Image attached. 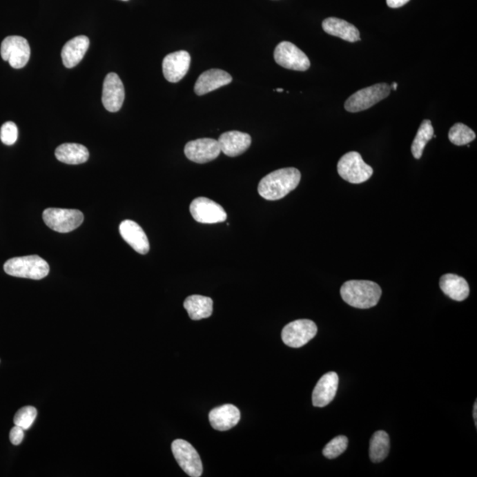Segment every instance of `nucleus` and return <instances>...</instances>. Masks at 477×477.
Here are the masks:
<instances>
[{"label": "nucleus", "mask_w": 477, "mask_h": 477, "mask_svg": "<svg viewBox=\"0 0 477 477\" xmlns=\"http://www.w3.org/2000/svg\"><path fill=\"white\" fill-rule=\"evenodd\" d=\"M208 420L213 428L220 431H228L241 420V412L232 404L216 407L208 413Z\"/></svg>", "instance_id": "obj_19"}, {"label": "nucleus", "mask_w": 477, "mask_h": 477, "mask_svg": "<svg viewBox=\"0 0 477 477\" xmlns=\"http://www.w3.org/2000/svg\"><path fill=\"white\" fill-rule=\"evenodd\" d=\"M88 47H90V39L86 36H78L69 40L62 49L63 64L68 68L77 66L83 61Z\"/></svg>", "instance_id": "obj_20"}, {"label": "nucleus", "mask_w": 477, "mask_h": 477, "mask_svg": "<svg viewBox=\"0 0 477 477\" xmlns=\"http://www.w3.org/2000/svg\"><path fill=\"white\" fill-rule=\"evenodd\" d=\"M343 301L353 308L371 309L378 304L382 295L381 287L373 281L349 280L341 286Z\"/></svg>", "instance_id": "obj_2"}, {"label": "nucleus", "mask_w": 477, "mask_h": 477, "mask_svg": "<svg viewBox=\"0 0 477 477\" xmlns=\"http://www.w3.org/2000/svg\"><path fill=\"white\" fill-rule=\"evenodd\" d=\"M232 81L233 77L228 72L221 69H210L204 72L195 81V93L198 96H204L217 88L226 86L232 83Z\"/></svg>", "instance_id": "obj_16"}, {"label": "nucleus", "mask_w": 477, "mask_h": 477, "mask_svg": "<svg viewBox=\"0 0 477 477\" xmlns=\"http://www.w3.org/2000/svg\"><path fill=\"white\" fill-rule=\"evenodd\" d=\"M275 91H277V93H283L284 90L283 88H276Z\"/></svg>", "instance_id": "obj_35"}, {"label": "nucleus", "mask_w": 477, "mask_h": 477, "mask_svg": "<svg viewBox=\"0 0 477 477\" xmlns=\"http://www.w3.org/2000/svg\"><path fill=\"white\" fill-rule=\"evenodd\" d=\"M172 451L177 463L183 471L191 477H199L203 474V463L197 450L183 439L173 442Z\"/></svg>", "instance_id": "obj_8"}, {"label": "nucleus", "mask_w": 477, "mask_h": 477, "mask_svg": "<svg viewBox=\"0 0 477 477\" xmlns=\"http://www.w3.org/2000/svg\"><path fill=\"white\" fill-rule=\"evenodd\" d=\"M434 135V128L432 126V123L429 119H425L422 122L421 126L417 131L415 140H413L411 151L413 157L416 159H421L425 150L426 144H428L429 141H431Z\"/></svg>", "instance_id": "obj_26"}, {"label": "nucleus", "mask_w": 477, "mask_h": 477, "mask_svg": "<svg viewBox=\"0 0 477 477\" xmlns=\"http://www.w3.org/2000/svg\"><path fill=\"white\" fill-rule=\"evenodd\" d=\"M323 30L331 36L353 43L361 40L358 28L339 18L330 17L325 19L322 24Z\"/></svg>", "instance_id": "obj_22"}, {"label": "nucleus", "mask_w": 477, "mask_h": 477, "mask_svg": "<svg viewBox=\"0 0 477 477\" xmlns=\"http://www.w3.org/2000/svg\"><path fill=\"white\" fill-rule=\"evenodd\" d=\"M317 333L318 327L314 322L309 319H300L286 324L283 328L281 337L286 346L299 349L309 342Z\"/></svg>", "instance_id": "obj_9"}, {"label": "nucleus", "mask_w": 477, "mask_h": 477, "mask_svg": "<svg viewBox=\"0 0 477 477\" xmlns=\"http://www.w3.org/2000/svg\"><path fill=\"white\" fill-rule=\"evenodd\" d=\"M37 416V410L36 407L28 406L22 407L20 410H18L17 413L14 416V425L19 426L27 431L32 426L35 419Z\"/></svg>", "instance_id": "obj_29"}, {"label": "nucleus", "mask_w": 477, "mask_h": 477, "mask_svg": "<svg viewBox=\"0 0 477 477\" xmlns=\"http://www.w3.org/2000/svg\"><path fill=\"white\" fill-rule=\"evenodd\" d=\"M123 1H128V0H123Z\"/></svg>", "instance_id": "obj_36"}, {"label": "nucleus", "mask_w": 477, "mask_h": 477, "mask_svg": "<svg viewBox=\"0 0 477 477\" xmlns=\"http://www.w3.org/2000/svg\"><path fill=\"white\" fill-rule=\"evenodd\" d=\"M301 178L300 171L293 167L274 171L259 182V195L266 200H280L295 191Z\"/></svg>", "instance_id": "obj_1"}, {"label": "nucleus", "mask_w": 477, "mask_h": 477, "mask_svg": "<svg viewBox=\"0 0 477 477\" xmlns=\"http://www.w3.org/2000/svg\"><path fill=\"white\" fill-rule=\"evenodd\" d=\"M349 439L345 436H339L325 445L323 454L327 459L333 460L339 457L347 449Z\"/></svg>", "instance_id": "obj_28"}, {"label": "nucleus", "mask_w": 477, "mask_h": 477, "mask_svg": "<svg viewBox=\"0 0 477 477\" xmlns=\"http://www.w3.org/2000/svg\"><path fill=\"white\" fill-rule=\"evenodd\" d=\"M274 59L284 68L295 71H306L311 68L308 56L298 47L287 41L278 44L274 50Z\"/></svg>", "instance_id": "obj_10"}, {"label": "nucleus", "mask_w": 477, "mask_h": 477, "mask_svg": "<svg viewBox=\"0 0 477 477\" xmlns=\"http://www.w3.org/2000/svg\"><path fill=\"white\" fill-rule=\"evenodd\" d=\"M184 153L188 159L205 164L216 159L221 153L219 142L211 138H201L186 144Z\"/></svg>", "instance_id": "obj_12"}, {"label": "nucleus", "mask_w": 477, "mask_h": 477, "mask_svg": "<svg viewBox=\"0 0 477 477\" xmlns=\"http://www.w3.org/2000/svg\"><path fill=\"white\" fill-rule=\"evenodd\" d=\"M473 416L476 422V427H477V401H476L475 405H474Z\"/></svg>", "instance_id": "obj_33"}, {"label": "nucleus", "mask_w": 477, "mask_h": 477, "mask_svg": "<svg viewBox=\"0 0 477 477\" xmlns=\"http://www.w3.org/2000/svg\"><path fill=\"white\" fill-rule=\"evenodd\" d=\"M338 173L343 179L352 184L367 182L373 175V169L363 161L356 151L344 155L338 163Z\"/></svg>", "instance_id": "obj_4"}, {"label": "nucleus", "mask_w": 477, "mask_h": 477, "mask_svg": "<svg viewBox=\"0 0 477 477\" xmlns=\"http://www.w3.org/2000/svg\"><path fill=\"white\" fill-rule=\"evenodd\" d=\"M338 387H339V377L337 373L329 372L324 374L313 391V405L317 407L329 405L336 396Z\"/></svg>", "instance_id": "obj_15"}, {"label": "nucleus", "mask_w": 477, "mask_h": 477, "mask_svg": "<svg viewBox=\"0 0 477 477\" xmlns=\"http://www.w3.org/2000/svg\"><path fill=\"white\" fill-rule=\"evenodd\" d=\"M448 137L451 144L456 146H463L475 140L476 135L469 126L463 123H456V125L451 126Z\"/></svg>", "instance_id": "obj_27"}, {"label": "nucleus", "mask_w": 477, "mask_h": 477, "mask_svg": "<svg viewBox=\"0 0 477 477\" xmlns=\"http://www.w3.org/2000/svg\"><path fill=\"white\" fill-rule=\"evenodd\" d=\"M409 1L410 0H387V6L391 8H400Z\"/></svg>", "instance_id": "obj_32"}, {"label": "nucleus", "mask_w": 477, "mask_h": 477, "mask_svg": "<svg viewBox=\"0 0 477 477\" xmlns=\"http://www.w3.org/2000/svg\"><path fill=\"white\" fill-rule=\"evenodd\" d=\"M192 217L202 224H217L225 222L227 215L216 202L206 197L195 199L189 207Z\"/></svg>", "instance_id": "obj_11"}, {"label": "nucleus", "mask_w": 477, "mask_h": 477, "mask_svg": "<svg viewBox=\"0 0 477 477\" xmlns=\"http://www.w3.org/2000/svg\"><path fill=\"white\" fill-rule=\"evenodd\" d=\"M9 438H10L12 445H19L21 444L24 438V429L15 425L14 428H12Z\"/></svg>", "instance_id": "obj_31"}, {"label": "nucleus", "mask_w": 477, "mask_h": 477, "mask_svg": "<svg viewBox=\"0 0 477 477\" xmlns=\"http://www.w3.org/2000/svg\"><path fill=\"white\" fill-rule=\"evenodd\" d=\"M191 57L186 50L170 53L163 61L164 77L170 83H179L191 68Z\"/></svg>", "instance_id": "obj_14"}, {"label": "nucleus", "mask_w": 477, "mask_h": 477, "mask_svg": "<svg viewBox=\"0 0 477 477\" xmlns=\"http://www.w3.org/2000/svg\"><path fill=\"white\" fill-rule=\"evenodd\" d=\"M55 156L57 159L68 165H81L87 162L90 153L84 145L64 144L56 148Z\"/></svg>", "instance_id": "obj_23"}, {"label": "nucleus", "mask_w": 477, "mask_h": 477, "mask_svg": "<svg viewBox=\"0 0 477 477\" xmlns=\"http://www.w3.org/2000/svg\"><path fill=\"white\" fill-rule=\"evenodd\" d=\"M119 233L124 241L139 254L146 255L150 251V242L146 233L135 221H123L119 225Z\"/></svg>", "instance_id": "obj_17"}, {"label": "nucleus", "mask_w": 477, "mask_h": 477, "mask_svg": "<svg viewBox=\"0 0 477 477\" xmlns=\"http://www.w3.org/2000/svg\"><path fill=\"white\" fill-rule=\"evenodd\" d=\"M125 100V88L121 78L115 72H110L104 79L102 103L108 112L116 113L121 110Z\"/></svg>", "instance_id": "obj_13"}, {"label": "nucleus", "mask_w": 477, "mask_h": 477, "mask_svg": "<svg viewBox=\"0 0 477 477\" xmlns=\"http://www.w3.org/2000/svg\"><path fill=\"white\" fill-rule=\"evenodd\" d=\"M18 139V128L12 121H8L0 128V140L2 143L10 146L17 143Z\"/></svg>", "instance_id": "obj_30"}, {"label": "nucleus", "mask_w": 477, "mask_h": 477, "mask_svg": "<svg viewBox=\"0 0 477 477\" xmlns=\"http://www.w3.org/2000/svg\"><path fill=\"white\" fill-rule=\"evenodd\" d=\"M184 308L192 320H201L213 315V301L210 297L191 295L185 300Z\"/></svg>", "instance_id": "obj_24"}, {"label": "nucleus", "mask_w": 477, "mask_h": 477, "mask_svg": "<svg viewBox=\"0 0 477 477\" xmlns=\"http://www.w3.org/2000/svg\"><path fill=\"white\" fill-rule=\"evenodd\" d=\"M398 87V84L393 83L391 84V88H393V90H396Z\"/></svg>", "instance_id": "obj_34"}, {"label": "nucleus", "mask_w": 477, "mask_h": 477, "mask_svg": "<svg viewBox=\"0 0 477 477\" xmlns=\"http://www.w3.org/2000/svg\"><path fill=\"white\" fill-rule=\"evenodd\" d=\"M4 270L12 277L39 280L47 277L50 266L39 255H32L9 259L4 264Z\"/></svg>", "instance_id": "obj_3"}, {"label": "nucleus", "mask_w": 477, "mask_h": 477, "mask_svg": "<svg viewBox=\"0 0 477 477\" xmlns=\"http://www.w3.org/2000/svg\"><path fill=\"white\" fill-rule=\"evenodd\" d=\"M46 225L55 232L70 233L83 224L84 216L81 211L69 208H49L43 213Z\"/></svg>", "instance_id": "obj_6"}, {"label": "nucleus", "mask_w": 477, "mask_h": 477, "mask_svg": "<svg viewBox=\"0 0 477 477\" xmlns=\"http://www.w3.org/2000/svg\"><path fill=\"white\" fill-rule=\"evenodd\" d=\"M0 55L12 68L20 69L28 64L30 58V46L28 40L19 36L6 37L1 43Z\"/></svg>", "instance_id": "obj_7"}, {"label": "nucleus", "mask_w": 477, "mask_h": 477, "mask_svg": "<svg viewBox=\"0 0 477 477\" xmlns=\"http://www.w3.org/2000/svg\"><path fill=\"white\" fill-rule=\"evenodd\" d=\"M221 153L235 157L244 153L251 145V137L246 133L228 131L221 135L219 140Z\"/></svg>", "instance_id": "obj_18"}, {"label": "nucleus", "mask_w": 477, "mask_h": 477, "mask_svg": "<svg viewBox=\"0 0 477 477\" xmlns=\"http://www.w3.org/2000/svg\"><path fill=\"white\" fill-rule=\"evenodd\" d=\"M390 451L389 435L384 431L375 432L369 443V457L372 463H378L385 460Z\"/></svg>", "instance_id": "obj_25"}, {"label": "nucleus", "mask_w": 477, "mask_h": 477, "mask_svg": "<svg viewBox=\"0 0 477 477\" xmlns=\"http://www.w3.org/2000/svg\"><path fill=\"white\" fill-rule=\"evenodd\" d=\"M439 286L445 295L456 302H463L469 295V286L464 278L456 274H445L440 278Z\"/></svg>", "instance_id": "obj_21"}, {"label": "nucleus", "mask_w": 477, "mask_h": 477, "mask_svg": "<svg viewBox=\"0 0 477 477\" xmlns=\"http://www.w3.org/2000/svg\"><path fill=\"white\" fill-rule=\"evenodd\" d=\"M391 93V86L387 84H378L356 91L346 101L345 109L349 113H359L375 106L387 99Z\"/></svg>", "instance_id": "obj_5"}]
</instances>
